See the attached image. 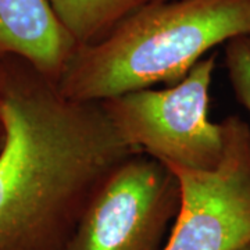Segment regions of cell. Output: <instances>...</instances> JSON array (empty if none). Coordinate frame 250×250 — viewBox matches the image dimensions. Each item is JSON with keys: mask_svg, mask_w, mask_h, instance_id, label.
I'll list each match as a JSON object with an SVG mask.
<instances>
[{"mask_svg": "<svg viewBox=\"0 0 250 250\" xmlns=\"http://www.w3.org/2000/svg\"><path fill=\"white\" fill-rule=\"evenodd\" d=\"M224 60L233 95L250 116V35L225 43Z\"/></svg>", "mask_w": 250, "mask_h": 250, "instance_id": "cell-8", "label": "cell"}, {"mask_svg": "<svg viewBox=\"0 0 250 250\" xmlns=\"http://www.w3.org/2000/svg\"><path fill=\"white\" fill-rule=\"evenodd\" d=\"M179 207L174 171L136 153L92 197L65 250H163Z\"/></svg>", "mask_w": 250, "mask_h": 250, "instance_id": "cell-4", "label": "cell"}, {"mask_svg": "<svg viewBox=\"0 0 250 250\" xmlns=\"http://www.w3.org/2000/svg\"><path fill=\"white\" fill-rule=\"evenodd\" d=\"M224 156L214 170L170 167L181 207L163 250H241L250 243V125L221 121Z\"/></svg>", "mask_w": 250, "mask_h": 250, "instance_id": "cell-5", "label": "cell"}, {"mask_svg": "<svg viewBox=\"0 0 250 250\" xmlns=\"http://www.w3.org/2000/svg\"><path fill=\"white\" fill-rule=\"evenodd\" d=\"M217 54L206 56L166 89H142L100 102L129 146L168 167L210 171L224 156L223 123L208 118Z\"/></svg>", "mask_w": 250, "mask_h": 250, "instance_id": "cell-3", "label": "cell"}, {"mask_svg": "<svg viewBox=\"0 0 250 250\" xmlns=\"http://www.w3.org/2000/svg\"><path fill=\"white\" fill-rule=\"evenodd\" d=\"M77 47L46 0H0V60L18 57L59 82Z\"/></svg>", "mask_w": 250, "mask_h": 250, "instance_id": "cell-6", "label": "cell"}, {"mask_svg": "<svg viewBox=\"0 0 250 250\" xmlns=\"http://www.w3.org/2000/svg\"><path fill=\"white\" fill-rule=\"evenodd\" d=\"M78 46L102 41L135 10L150 0H46Z\"/></svg>", "mask_w": 250, "mask_h": 250, "instance_id": "cell-7", "label": "cell"}, {"mask_svg": "<svg viewBox=\"0 0 250 250\" xmlns=\"http://www.w3.org/2000/svg\"><path fill=\"white\" fill-rule=\"evenodd\" d=\"M0 250H65L92 197L136 153L100 102L65 98L18 57L0 60Z\"/></svg>", "mask_w": 250, "mask_h": 250, "instance_id": "cell-1", "label": "cell"}, {"mask_svg": "<svg viewBox=\"0 0 250 250\" xmlns=\"http://www.w3.org/2000/svg\"><path fill=\"white\" fill-rule=\"evenodd\" d=\"M246 35L250 0H150L102 41L78 46L57 85L77 102L170 86L215 46Z\"/></svg>", "mask_w": 250, "mask_h": 250, "instance_id": "cell-2", "label": "cell"}, {"mask_svg": "<svg viewBox=\"0 0 250 250\" xmlns=\"http://www.w3.org/2000/svg\"><path fill=\"white\" fill-rule=\"evenodd\" d=\"M241 250H250V243L248 245V246H245V248H243V249H241Z\"/></svg>", "mask_w": 250, "mask_h": 250, "instance_id": "cell-9", "label": "cell"}]
</instances>
